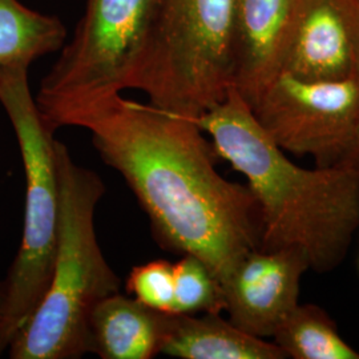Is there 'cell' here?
Returning a JSON list of instances; mask_svg holds the SVG:
<instances>
[{"label":"cell","instance_id":"6da1fadb","mask_svg":"<svg viewBox=\"0 0 359 359\" xmlns=\"http://www.w3.org/2000/svg\"><path fill=\"white\" fill-rule=\"evenodd\" d=\"M87 129L108 167L126 180L163 249L204 261L218 283L261 245L256 198L222 177L216 151L192 118L108 95L48 123Z\"/></svg>","mask_w":359,"mask_h":359},{"label":"cell","instance_id":"7a4b0ae2","mask_svg":"<svg viewBox=\"0 0 359 359\" xmlns=\"http://www.w3.org/2000/svg\"><path fill=\"white\" fill-rule=\"evenodd\" d=\"M192 120L248 181L259 210L261 249L298 248L317 271L341 264L359 228V181L347 168L297 165L234 87Z\"/></svg>","mask_w":359,"mask_h":359},{"label":"cell","instance_id":"3957f363","mask_svg":"<svg viewBox=\"0 0 359 359\" xmlns=\"http://www.w3.org/2000/svg\"><path fill=\"white\" fill-rule=\"evenodd\" d=\"M60 224L51 281L38 308L13 337V359H77L90 354V318L121 281L105 259L95 228L105 193L102 177L75 163L55 140Z\"/></svg>","mask_w":359,"mask_h":359},{"label":"cell","instance_id":"277c9868","mask_svg":"<svg viewBox=\"0 0 359 359\" xmlns=\"http://www.w3.org/2000/svg\"><path fill=\"white\" fill-rule=\"evenodd\" d=\"M236 0H156L135 90L194 118L234 87Z\"/></svg>","mask_w":359,"mask_h":359},{"label":"cell","instance_id":"5b68a950","mask_svg":"<svg viewBox=\"0 0 359 359\" xmlns=\"http://www.w3.org/2000/svg\"><path fill=\"white\" fill-rule=\"evenodd\" d=\"M0 104L20 149L26 177L23 236L4 280L1 323L13 339L38 308L50 281L57 249L60 196L55 158V130L41 112L28 83V69L0 79Z\"/></svg>","mask_w":359,"mask_h":359},{"label":"cell","instance_id":"8992f818","mask_svg":"<svg viewBox=\"0 0 359 359\" xmlns=\"http://www.w3.org/2000/svg\"><path fill=\"white\" fill-rule=\"evenodd\" d=\"M156 0H88L71 43L35 97L46 123L65 109L135 90Z\"/></svg>","mask_w":359,"mask_h":359},{"label":"cell","instance_id":"52a82bcc","mask_svg":"<svg viewBox=\"0 0 359 359\" xmlns=\"http://www.w3.org/2000/svg\"><path fill=\"white\" fill-rule=\"evenodd\" d=\"M253 112L283 151L311 156L320 167L334 165L358 127V83L354 79L309 81L281 72L264 90Z\"/></svg>","mask_w":359,"mask_h":359},{"label":"cell","instance_id":"ba28073f","mask_svg":"<svg viewBox=\"0 0 359 359\" xmlns=\"http://www.w3.org/2000/svg\"><path fill=\"white\" fill-rule=\"evenodd\" d=\"M310 269L298 248L255 249L222 283L225 311L237 327L259 338L273 337L299 304V285Z\"/></svg>","mask_w":359,"mask_h":359},{"label":"cell","instance_id":"9c48e42d","mask_svg":"<svg viewBox=\"0 0 359 359\" xmlns=\"http://www.w3.org/2000/svg\"><path fill=\"white\" fill-rule=\"evenodd\" d=\"M310 0H236L234 88L253 108L283 72Z\"/></svg>","mask_w":359,"mask_h":359},{"label":"cell","instance_id":"30bf717a","mask_svg":"<svg viewBox=\"0 0 359 359\" xmlns=\"http://www.w3.org/2000/svg\"><path fill=\"white\" fill-rule=\"evenodd\" d=\"M354 40L346 0H310L283 72L309 81L354 79Z\"/></svg>","mask_w":359,"mask_h":359},{"label":"cell","instance_id":"8fae6325","mask_svg":"<svg viewBox=\"0 0 359 359\" xmlns=\"http://www.w3.org/2000/svg\"><path fill=\"white\" fill-rule=\"evenodd\" d=\"M168 314L136 298L109 295L90 318V354L102 359H151L160 354Z\"/></svg>","mask_w":359,"mask_h":359},{"label":"cell","instance_id":"7c38bea8","mask_svg":"<svg viewBox=\"0 0 359 359\" xmlns=\"http://www.w3.org/2000/svg\"><path fill=\"white\" fill-rule=\"evenodd\" d=\"M160 354L181 359L286 358L274 342L245 333L219 313H169Z\"/></svg>","mask_w":359,"mask_h":359},{"label":"cell","instance_id":"4fadbf2b","mask_svg":"<svg viewBox=\"0 0 359 359\" xmlns=\"http://www.w3.org/2000/svg\"><path fill=\"white\" fill-rule=\"evenodd\" d=\"M65 36L57 18L36 13L19 0H0V79L57 51Z\"/></svg>","mask_w":359,"mask_h":359},{"label":"cell","instance_id":"5bb4252c","mask_svg":"<svg viewBox=\"0 0 359 359\" xmlns=\"http://www.w3.org/2000/svg\"><path fill=\"white\" fill-rule=\"evenodd\" d=\"M286 358L359 359L329 314L316 305H297L273 335Z\"/></svg>","mask_w":359,"mask_h":359},{"label":"cell","instance_id":"9a60e30c","mask_svg":"<svg viewBox=\"0 0 359 359\" xmlns=\"http://www.w3.org/2000/svg\"><path fill=\"white\" fill-rule=\"evenodd\" d=\"M173 314L221 313L225 310L222 287L204 261L184 255L173 264Z\"/></svg>","mask_w":359,"mask_h":359},{"label":"cell","instance_id":"2e32d148","mask_svg":"<svg viewBox=\"0 0 359 359\" xmlns=\"http://www.w3.org/2000/svg\"><path fill=\"white\" fill-rule=\"evenodd\" d=\"M127 290L145 306L173 314V264L167 259H154L133 266L127 280Z\"/></svg>","mask_w":359,"mask_h":359},{"label":"cell","instance_id":"e0dca14e","mask_svg":"<svg viewBox=\"0 0 359 359\" xmlns=\"http://www.w3.org/2000/svg\"><path fill=\"white\" fill-rule=\"evenodd\" d=\"M347 8L350 13L351 28H353V40H354V80L359 86V0H346Z\"/></svg>","mask_w":359,"mask_h":359},{"label":"cell","instance_id":"ac0fdd59","mask_svg":"<svg viewBox=\"0 0 359 359\" xmlns=\"http://www.w3.org/2000/svg\"><path fill=\"white\" fill-rule=\"evenodd\" d=\"M337 164L347 168L359 181V123L357 130H355V135L350 142L346 152Z\"/></svg>","mask_w":359,"mask_h":359},{"label":"cell","instance_id":"d6986e66","mask_svg":"<svg viewBox=\"0 0 359 359\" xmlns=\"http://www.w3.org/2000/svg\"><path fill=\"white\" fill-rule=\"evenodd\" d=\"M11 342H13V338L6 332V329H4L3 323H1V320H0V357L6 351H8V347L11 345Z\"/></svg>","mask_w":359,"mask_h":359},{"label":"cell","instance_id":"ffe728a7","mask_svg":"<svg viewBox=\"0 0 359 359\" xmlns=\"http://www.w3.org/2000/svg\"><path fill=\"white\" fill-rule=\"evenodd\" d=\"M4 301H6V283L4 280H0V320L4 310Z\"/></svg>","mask_w":359,"mask_h":359}]
</instances>
